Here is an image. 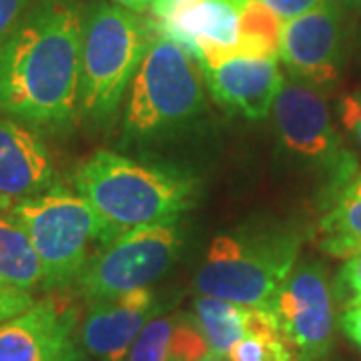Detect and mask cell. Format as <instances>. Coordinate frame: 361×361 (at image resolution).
<instances>
[{
  "instance_id": "6da1fadb",
  "label": "cell",
  "mask_w": 361,
  "mask_h": 361,
  "mask_svg": "<svg viewBox=\"0 0 361 361\" xmlns=\"http://www.w3.org/2000/svg\"><path fill=\"white\" fill-rule=\"evenodd\" d=\"M82 8L32 0L0 47V113L37 129H61L78 111Z\"/></svg>"
},
{
  "instance_id": "7a4b0ae2",
  "label": "cell",
  "mask_w": 361,
  "mask_h": 361,
  "mask_svg": "<svg viewBox=\"0 0 361 361\" xmlns=\"http://www.w3.org/2000/svg\"><path fill=\"white\" fill-rule=\"evenodd\" d=\"M75 189L118 237L135 227L179 219L193 207L199 183L175 167L97 151L75 171Z\"/></svg>"
},
{
  "instance_id": "3957f363",
  "label": "cell",
  "mask_w": 361,
  "mask_h": 361,
  "mask_svg": "<svg viewBox=\"0 0 361 361\" xmlns=\"http://www.w3.org/2000/svg\"><path fill=\"white\" fill-rule=\"evenodd\" d=\"M153 35V23L121 4L97 0L82 8L78 80V111L82 115L106 118L115 113Z\"/></svg>"
},
{
  "instance_id": "277c9868",
  "label": "cell",
  "mask_w": 361,
  "mask_h": 361,
  "mask_svg": "<svg viewBox=\"0 0 361 361\" xmlns=\"http://www.w3.org/2000/svg\"><path fill=\"white\" fill-rule=\"evenodd\" d=\"M205 111V77L197 59L155 28L130 80L125 137L151 139L189 125Z\"/></svg>"
},
{
  "instance_id": "5b68a950",
  "label": "cell",
  "mask_w": 361,
  "mask_h": 361,
  "mask_svg": "<svg viewBox=\"0 0 361 361\" xmlns=\"http://www.w3.org/2000/svg\"><path fill=\"white\" fill-rule=\"evenodd\" d=\"M8 215L20 223L37 249L47 291L75 283L90 255L116 237L82 195L63 185L14 203Z\"/></svg>"
},
{
  "instance_id": "8992f818",
  "label": "cell",
  "mask_w": 361,
  "mask_h": 361,
  "mask_svg": "<svg viewBox=\"0 0 361 361\" xmlns=\"http://www.w3.org/2000/svg\"><path fill=\"white\" fill-rule=\"evenodd\" d=\"M297 253L299 237L293 233L219 235L207 247L195 289L199 295L271 311L273 299L295 267Z\"/></svg>"
},
{
  "instance_id": "52a82bcc",
  "label": "cell",
  "mask_w": 361,
  "mask_h": 361,
  "mask_svg": "<svg viewBox=\"0 0 361 361\" xmlns=\"http://www.w3.org/2000/svg\"><path fill=\"white\" fill-rule=\"evenodd\" d=\"M180 245L177 221L135 227L97 249L73 285L89 303L151 287L171 269Z\"/></svg>"
},
{
  "instance_id": "ba28073f",
  "label": "cell",
  "mask_w": 361,
  "mask_h": 361,
  "mask_svg": "<svg viewBox=\"0 0 361 361\" xmlns=\"http://www.w3.org/2000/svg\"><path fill=\"white\" fill-rule=\"evenodd\" d=\"M273 121L285 151L327 169L336 191L355 173V159L343 151L329 109L315 90L283 85L273 103Z\"/></svg>"
},
{
  "instance_id": "9c48e42d",
  "label": "cell",
  "mask_w": 361,
  "mask_h": 361,
  "mask_svg": "<svg viewBox=\"0 0 361 361\" xmlns=\"http://www.w3.org/2000/svg\"><path fill=\"white\" fill-rule=\"evenodd\" d=\"M271 313L301 355L323 357L334 341L336 310L327 273L319 263L295 265L273 299Z\"/></svg>"
},
{
  "instance_id": "30bf717a",
  "label": "cell",
  "mask_w": 361,
  "mask_h": 361,
  "mask_svg": "<svg viewBox=\"0 0 361 361\" xmlns=\"http://www.w3.org/2000/svg\"><path fill=\"white\" fill-rule=\"evenodd\" d=\"M77 305L44 297L30 310L0 323V361H85Z\"/></svg>"
},
{
  "instance_id": "8fae6325",
  "label": "cell",
  "mask_w": 361,
  "mask_h": 361,
  "mask_svg": "<svg viewBox=\"0 0 361 361\" xmlns=\"http://www.w3.org/2000/svg\"><path fill=\"white\" fill-rule=\"evenodd\" d=\"M343 47L341 8L331 0L291 20H285L279 40V56L299 78L327 85L339 77Z\"/></svg>"
},
{
  "instance_id": "7c38bea8",
  "label": "cell",
  "mask_w": 361,
  "mask_h": 361,
  "mask_svg": "<svg viewBox=\"0 0 361 361\" xmlns=\"http://www.w3.org/2000/svg\"><path fill=\"white\" fill-rule=\"evenodd\" d=\"M159 310L151 287L92 301L80 322V345L97 361H125L137 336Z\"/></svg>"
},
{
  "instance_id": "4fadbf2b",
  "label": "cell",
  "mask_w": 361,
  "mask_h": 361,
  "mask_svg": "<svg viewBox=\"0 0 361 361\" xmlns=\"http://www.w3.org/2000/svg\"><path fill=\"white\" fill-rule=\"evenodd\" d=\"M243 0H191L157 16L155 26L205 65L239 44Z\"/></svg>"
},
{
  "instance_id": "5bb4252c",
  "label": "cell",
  "mask_w": 361,
  "mask_h": 361,
  "mask_svg": "<svg viewBox=\"0 0 361 361\" xmlns=\"http://www.w3.org/2000/svg\"><path fill=\"white\" fill-rule=\"evenodd\" d=\"M277 59L279 56L235 54L217 65L201 66V71L217 103L239 111L251 121H261L269 115L283 87Z\"/></svg>"
},
{
  "instance_id": "9a60e30c",
  "label": "cell",
  "mask_w": 361,
  "mask_h": 361,
  "mask_svg": "<svg viewBox=\"0 0 361 361\" xmlns=\"http://www.w3.org/2000/svg\"><path fill=\"white\" fill-rule=\"evenodd\" d=\"M54 185L56 171L42 139L25 123L0 115V195L14 205Z\"/></svg>"
},
{
  "instance_id": "2e32d148",
  "label": "cell",
  "mask_w": 361,
  "mask_h": 361,
  "mask_svg": "<svg viewBox=\"0 0 361 361\" xmlns=\"http://www.w3.org/2000/svg\"><path fill=\"white\" fill-rule=\"evenodd\" d=\"M322 247L334 257L361 251V171H355L336 191L334 205L322 217Z\"/></svg>"
},
{
  "instance_id": "e0dca14e",
  "label": "cell",
  "mask_w": 361,
  "mask_h": 361,
  "mask_svg": "<svg viewBox=\"0 0 361 361\" xmlns=\"http://www.w3.org/2000/svg\"><path fill=\"white\" fill-rule=\"evenodd\" d=\"M0 279L26 291L44 289V267L20 223L0 215Z\"/></svg>"
},
{
  "instance_id": "ac0fdd59",
  "label": "cell",
  "mask_w": 361,
  "mask_h": 361,
  "mask_svg": "<svg viewBox=\"0 0 361 361\" xmlns=\"http://www.w3.org/2000/svg\"><path fill=\"white\" fill-rule=\"evenodd\" d=\"M193 317L213 355L227 357L233 345L247 334L245 305L219 297H197Z\"/></svg>"
},
{
  "instance_id": "d6986e66",
  "label": "cell",
  "mask_w": 361,
  "mask_h": 361,
  "mask_svg": "<svg viewBox=\"0 0 361 361\" xmlns=\"http://www.w3.org/2000/svg\"><path fill=\"white\" fill-rule=\"evenodd\" d=\"M247 334L229 351V361H291L299 351L285 339L269 310L247 307Z\"/></svg>"
},
{
  "instance_id": "ffe728a7",
  "label": "cell",
  "mask_w": 361,
  "mask_h": 361,
  "mask_svg": "<svg viewBox=\"0 0 361 361\" xmlns=\"http://www.w3.org/2000/svg\"><path fill=\"white\" fill-rule=\"evenodd\" d=\"M283 20L271 11L261 0H243L241 4V37L239 44L227 52H221L213 61L201 66H211L221 63L227 56L235 54H261V56H279Z\"/></svg>"
},
{
  "instance_id": "44dd1931",
  "label": "cell",
  "mask_w": 361,
  "mask_h": 361,
  "mask_svg": "<svg viewBox=\"0 0 361 361\" xmlns=\"http://www.w3.org/2000/svg\"><path fill=\"white\" fill-rule=\"evenodd\" d=\"M180 313H169L159 315L142 327L137 336L135 343L130 345L129 355L125 361H169L171 360V348L173 337L179 325Z\"/></svg>"
},
{
  "instance_id": "7402d4cb",
  "label": "cell",
  "mask_w": 361,
  "mask_h": 361,
  "mask_svg": "<svg viewBox=\"0 0 361 361\" xmlns=\"http://www.w3.org/2000/svg\"><path fill=\"white\" fill-rule=\"evenodd\" d=\"M35 303H37V299L32 295V291H26V289H20L16 285L6 283L0 279V323L25 313Z\"/></svg>"
},
{
  "instance_id": "603a6c76",
  "label": "cell",
  "mask_w": 361,
  "mask_h": 361,
  "mask_svg": "<svg viewBox=\"0 0 361 361\" xmlns=\"http://www.w3.org/2000/svg\"><path fill=\"white\" fill-rule=\"evenodd\" d=\"M337 283L348 307L361 303V251L348 257L345 265L339 271Z\"/></svg>"
},
{
  "instance_id": "cb8c5ba5",
  "label": "cell",
  "mask_w": 361,
  "mask_h": 361,
  "mask_svg": "<svg viewBox=\"0 0 361 361\" xmlns=\"http://www.w3.org/2000/svg\"><path fill=\"white\" fill-rule=\"evenodd\" d=\"M32 0H0V47L11 39L16 26L25 18Z\"/></svg>"
},
{
  "instance_id": "d4e9b609",
  "label": "cell",
  "mask_w": 361,
  "mask_h": 361,
  "mask_svg": "<svg viewBox=\"0 0 361 361\" xmlns=\"http://www.w3.org/2000/svg\"><path fill=\"white\" fill-rule=\"evenodd\" d=\"M339 118L361 149V92H351L341 99Z\"/></svg>"
},
{
  "instance_id": "484cf974",
  "label": "cell",
  "mask_w": 361,
  "mask_h": 361,
  "mask_svg": "<svg viewBox=\"0 0 361 361\" xmlns=\"http://www.w3.org/2000/svg\"><path fill=\"white\" fill-rule=\"evenodd\" d=\"M261 2L267 4L271 11L285 23V20H291L299 14L310 13L315 6H319L323 0H261Z\"/></svg>"
},
{
  "instance_id": "4316f807",
  "label": "cell",
  "mask_w": 361,
  "mask_h": 361,
  "mask_svg": "<svg viewBox=\"0 0 361 361\" xmlns=\"http://www.w3.org/2000/svg\"><path fill=\"white\" fill-rule=\"evenodd\" d=\"M341 329L343 334L361 349V303L349 305L341 315Z\"/></svg>"
},
{
  "instance_id": "83f0119b",
  "label": "cell",
  "mask_w": 361,
  "mask_h": 361,
  "mask_svg": "<svg viewBox=\"0 0 361 361\" xmlns=\"http://www.w3.org/2000/svg\"><path fill=\"white\" fill-rule=\"evenodd\" d=\"M116 4L129 8L133 13H145V11H151L155 0H115Z\"/></svg>"
},
{
  "instance_id": "f1b7e54d",
  "label": "cell",
  "mask_w": 361,
  "mask_h": 361,
  "mask_svg": "<svg viewBox=\"0 0 361 361\" xmlns=\"http://www.w3.org/2000/svg\"><path fill=\"white\" fill-rule=\"evenodd\" d=\"M183 2H191V0H155V4H153V8H151V13L153 16H163V14L171 11L173 6H179Z\"/></svg>"
},
{
  "instance_id": "f546056e",
  "label": "cell",
  "mask_w": 361,
  "mask_h": 361,
  "mask_svg": "<svg viewBox=\"0 0 361 361\" xmlns=\"http://www.w3.org/2000/svg\"><path fill=\"white\" fill-rule=\"evenodd\" d=\"M341 11H351V13H361V0H331Z\"/></svg>"
},
{
  "instance_id": "4dcf8cb0",
  "label": "cell",
  "mask_w": 361,
  "mask_h": 361,
  "mask_svg": "<svg viewBox=\"0 0 361 361\" xmlns=\"http://www.w3.org/2000/svg\"><path fill=\"white\" fill-rule=\"evenodd\" d=\"M11 209H13V203L0 195V215H6V213H11Z\"/></svg>"
},
{
  "instance_id": "1f68e13d",
  "label": "cell",
  "mask_w": 361,
  "mask_h": 361,
  "mask_svg": "<svg viewBox=\"0 0 361 361\" xmlns=\"http://www.w3.org/2000/svg\"><path fill=\"white\" fill-rule=\"evenodd\" d=\"M199 361H225V357H221V355H213V353H209V355H205L203 360Z\"/></svg>"
},
{
  "instance_id": "d6a6232c",
  "label": "cell",
  "mask_w": 361,
  "mask_h": 361,
  "mask_svg": "<svg viewBox=\"0 0 361 361\" xmlns=\"http://www.w3.org/2000/svg\"><path fill=\"white\" fill-rule=\"evenodd\" d=\"M291 361H311V360H310V357H305V355H301V353H297L295 357H293Z\"/></svg>"
}]
</instances>
